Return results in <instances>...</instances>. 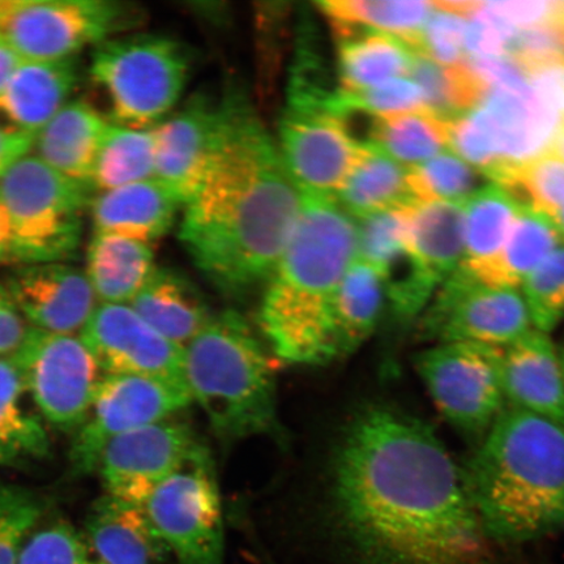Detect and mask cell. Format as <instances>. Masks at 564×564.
<instances>
[{"instance_id": "1", "label": "cell", "mask_w": 564, "mask_h": 564, "mask_svg": "<svg viewBox=\"0 0 564 564\" xmlns=\"http://www.w3.org/2000/svg\"><path fill=\"white\" fill-rule=\"evenodd\" d=\"M333 505L359 564L490 562L462 468L429 423L398 409H365L345 430Z\"/></svg>"}, {"instance_id": "2", "label": "cell", "mask_w": 564, "mask_h": 564, "mask_svg": "<svg viewBox=\"0 0 564 564\" xmlns=\"http://www.w3.org/2000/svg\"><path fill=\"white\" fill-rule=\"evenodd\" d=\"M223 111L220 141L183 207L180 239L212 284L241 294L272 276L297 224L302 195L250 101L230 94Z\"/></svg>"}, {"instance_id": "3", "label": "cell", "mask_w": 564, "mask_h": 564, "mask_svg": "<svg viewBox=\"0 0 564 564\" xmlns=\"http://www.w3.org/2000/svg\"><path fill=\"white\" fill-rule=\"evenodd\" d=\"M357 241V223L336 199L302 195L297 224L258 314L260 330L282 361L324 365L337 358L336 293Z\"/></svg>"}, {"instance_id": "4", "label": "cell", "mask_w": 564, "mask_h": 564, "mask_svg": "<svg viewBox=\"0 0 564 564\" xmlns=\"http://www.w3.org/2000/svg\"><path fill=\"white\" fill-rule=\"evenodd\" d=\"M489 541L506 544L564 532V427L505 406L462 469Z\"/></svg>"}, {"instance_id": "5", "label": "cell", "mask_w": 564, "mask_h": 564, "mask_svg": "<svg viewBox=\"0 0 564 564\" xmlns=\"http://www.w3.org/2000/svg\"><path fill=\"white\" fill-rule=\"evenodd\" d=\"M183 379L218 438L279 433L274 368L241 314L210 317L183 350Z\"/></svg>"}, {"instance_id": "6", "label": "cell", "mask_w": 564, "mask_h": 564, "mask_svg": "<svg viewBox=\"0 0 564 564\" xmlns=\"http://www.w3.org/2000/svg\"><path fill=\"white\" fill-rule=\"evenodd\" d=\"M189 58L167 35L137 33L95 46L89 75L109 104L112 124L152 130L185 91Z\"/></svg>"}, {"instance_id": "7", "label": "cell", "mask_w": 564, "mask_h": 564, "mask_svg": "<svg viewBox=\"0 0 564 564\" xmlns=\"http://www.w3.org/2000/svg\"><path fill=\"white\" fill-rule=\"evenodd\" d=\"M91 186L53 171L26 154L0 178V196L11 218L15 263H67L83 238V215Z\"/></svg>"}, {"instance_id": "8", "label": "cell", "mask_w": 564, "mask_h": 564, "mask_svg": "<svg viewBox=\"0 0 564 564\" xmlns=\"http://www.w3.org/2000/svg\"><path fill=\"white\" fill-rule=\"evenodd\" d=\"M143 23V11L115 0H0V40L21 58H74Z\"/></svg>"}, {"instance_id": "9", "label": "cell", "mask_w": 564, "mask_h": 564, "mask_svg": "<svg viewBox=\"0 0 564 564\" xmlns=\"http://www.w3.org/2000/svg\"><path fill=\"white\" fill-rule=\"evenodd\" d=\"M330 95L324 87L291 84L276 143L302 195L335 199L365 148L352 141L340 117L328 108Z\"/></svg>"}, {"instance_id": "10", "label": "cell", "mask_w": 564, "mask_h": 564, "mask_svg": "<svg viewBox=\"0 0 564 564\" xmlns=\"http://www.w3.org/2000/svg\"><path fill=\"white\" fill-rule=\"evenodd\" d=\"M178 564H224V521L214 462L202 444L143 507Z\"/></svg>"}, {"instance_id": "11", "label": "cell", "mask_w": 564, "mask_h": 564, "mask_svg": "<svg viewBox=\"0 0 564 564\" xmlns=\"http://www.w3.org/2000/svg\"><path fill=\"white\" fill-rule=\"evenodd\" d=\"M503 348L476 343L435 344L414 357V368L436 409L463 433H488L506 403Z\"/></svg>"}, {"instance_id": "12", "label": "cell", "mask_w": 564, "mask_h": 564, "mask_svg": "<svg viewBox=\"0 0 564 564\" xmlns=\"http://www.w3.org/2000/svg\"><path fill=\"white\" fill-rule=\"evenodd\" d=\"M10 358L47 422L63 430L82 426L104 373L80 336L30 327Z\"/></svg>"}, {"instance_id": "13", "label": "cell", "mask_w": 564, "mask_h": 564, "mask_svg": "<svg viewBox=\"0 0 564 564\" xmlns=\"http://www.w3.org/2000/svg\"><path fill=\"white\" fill-rule=\"evenodd\" d=\"M422 313L423 335L436 344L505 348L533 328L518 289L484 285L462 267L443 282Z\"/></svg>"}, {"instance_id": "14", "label": "cell", "mask_w": 564, "mask_h": 564, "mask_svg": "<svg viewBox=\"0 0 564 564\" xmlns=\"http://www.w3.org/2000/svg\"><path fill=\"white\" fill-rule=\"evenodd\" d=\"M193 403L185 380L104 376L70 448L80 474L97 469L108 444L133 430L172 419Z\"/></svg>"}, {"instance_id": "15", "label": "cell", "mask_w": 564, "mask_h": 564, "mask_svg": "<svg viewBox=\"0 0 564 564\" xmlns=\"http://www.w3.org/2000/svg\"><path fill=\"white\" fill-rule=\"evenodd\" d=\"M199 444L187 423L167 419L112 440L96 470L108 496L144 507Z\"/></svg>"}, {"instance_id": "16", "label": "cell", "mask_w": 564, "mask_h": 564, "mask_svg": "<svg viewBox=\"0 0 564 564\" xmlns=\"http://www.w3.org/2000/svg\"><path fill=\"white\" fill-rule=\"evenodd\" d=\"M80 337L105 376L185 380V349L156 333L129 303H101Z\"/></svg>"}, {"instance_id": "17", "label": "cell", "mask_w": 564, "mask_h": 564, "mask_svg": "<svg viewBox=\"0 0 564 564\" xmlns=\"http://www.w3.org/2000/svg\"><path fill=\"white\" fill-rule=\"evenodd\" d=\"M223 101L196 96L153 127L154 176L183 207L192 199L215 156L223 130Z\"/></svg>"}, {"instance_id": "18", "label": "cell", "mask_w": 564, "mask_h": 564, "mask_svg": "<svg viewBox=\"0 0 564 564\" xmlns=\"http://www.w3.org/2000/svg\"><path fill=\"white\" fill-rule=\"evenodd\" d=\"M4 285L25 323L45 333L80 334L97 308L86 273L68 263L20 265Z\"/></svg>"}, {"instance_id": "19", "label": "cell", "mask_w": 564, "mask_h": 564, "mask_svg": "<svg viewBox=\"0 0 564 564\" xmlns=\"http://www.w3.org/2000/svg\"><path fill=\"white\" fill-rule=\"evenodd\" d=\"M470 115L496 161L489 172L542 156L550 151L562 129L560 119L540 104L529 86L492 89Z\"/></svg>"}, {"instance_id": "20", "label": "cell", "mask_w": 564, "mask_h": 564, "mask_svg": "<svg viewBox=\"0 0 564 564\" xmlns=\"http://www.w3.org/2000/svg\"><path fill=\"white\" fill-rule=\"evenodd\" d=\"M502 388L506 406L564 427V379L550 335L532 328L503 348Z\"/></svg>"}, {"instance_id": "21", "label": "cell", "mask_w": 564, "mask_h": 564, "mask_svg": "<svg viewBox=\"0 0 564 564\" xmlns=\"http://www.w3.org/2000/svg\"><path fill=\"white\" fill-rule=\"evenodd\" d=\"M77 56L20 63L0 95V116L11 129L35 135L70 101L80 82Z\"/></svg>"}, {"instance_id": "22", "label": "cell", "mask_w": 564, "mask_h": 564, "mask_svg": "<svg viewBox=\"0 0 564 564\" xmlns=\"http://www.w3.org/2000/svg\"><path fill=\"white\" fill-rule=\"evenodd\" d=\"M182 207L156 180L100 193L89 206L97 235L129 238L151 246L173 229Z\"/></svg>"}, {"instance_id": "23", "label": "cell", "mask_w": 564, "mask_h": 564, "mask_svg": "<svg viewBox=\"0 0 564 564\" xmlns=\"http://www.w3.org/2000/svg\"><path fill=\"white\" fill-rule=\"evenodd\" d=\"M84 538L105 564H164L171 555L143 507L108 494L91 506Z\"/></svg>"}, {"instance_id": "24", "label": "cell", "mask_w": 564, "mask_h": 564, "mask_svg": "<svg viewBox=\"0 0 564 564\" xmlns=\"http://www.w3.org/2000/svg\"><path fill=\"white\" fill-rule=\"evenodd\" d=\"M108 126L95 106L70 100L35 133L33 156L66 178L90 185Z\"/></svg>"}, {"instance_id": "25", "label": "cell", "mask_w": 564, "mask_h": 564, "mask_svg": "<svg viewBox=\"0 0 564 564\" xmlns=\"http://www.w3.org/2000/svg\"><path fill=\"white\" fill-rule=\"evenodd\" d=\"M129 305L156 333L183 349L214 316L192 282L167 268H158Z\"/></svg>"}, {"instance_id": "26", "label": "cell", "mask_w": 564, "mask_h": 564, "mask_svg": "<svg viewBox=\"0 0 564 564\" xmlns=\"http://www.w3.org/2000/svg\"><path fill=\"white\" fill-rule=\"evenodd\" d=\"M316 7L338 42L380 32L403 41L413 54L434 9L433 2L423 0H321Z\"/></svg>"}, {"instance_id": "27", "label": "cell", "mask_w": 564, "mask_h": 564, "mask_svg": "<svg viewBox=\"0 0 564 564\" xmlns=\"http://www.w3.org/2000/svg\"><path fill=\"white\" fill-rule=\"evenodd\" d=\"M406 246L440 288L464 259V203L440 200L408 208Z\"/></svg>"}, {"instance_id": "28", "label": "cell", "mask_w": 564, "mask_h": 564, "mask_svg": "<svg viewBox=\"0 0 564 564\" xmlns=\"http://www.w3.org/2000/svg\"><path fill=\"white\" fill-rule=\"evenodd\" d=\"M156 270L151 245L97 232L90 239L84 273L101 303H130Z\"/></svg>"}, {"instance_id": "29", "label": "cell", "mask_w": 564, "mask_h": 564, "mask_svg": "<svg viewBox=\"0 0 564 564\" xmlns=\"http://www.w3.org/2000/svg\"><path fill=\"white\" fill-rule=\"evenodd\" d=\"M563 241L562 231L552 218L520 209L499 257L469 273L484 285L518 289Z\"/></svg>"}, {"instance_id": "30", "label": "cell", "mask_w": 564, "mask_h": 564, "mask_svg": "<svg viewBox=\"0 0 564 564\" xmlns=\"http://www.w3.org/2000/svg\"><path fill=\"white\" fill-rule=\"evenodd\" d=\"M408 169L378 148H365L335 199L355 220L417 206L409 186Z\"/></svg>"}, {"instance_id": "31", "label": "cell", "mask_w": 564, "mask_h": 564, "mask_svg": "<svg viewBox=\"0 0 564 564\" xmlns=\"http://www.w3.org/2000/svg\"><path fill=\"white\" fill-rule=\"evenodd\" d=\"M387 291L382 274L355 258L338 285L335 300L337 358L355 352L377 328Z\"/></svg>"}, {"instance_id": "32", "label": "cell", "mask_w": 564, "mask_h": 564, "mask_svg": "<svg viewBox=\"0 0 564 564\" xmlns=\"http://www.w3.org/2000/svg\"><path fill=\"white\" fill-rule=\"evenodd\" d=\"M413 53L391 34L369 32L338 42V79L344 95H358L411 73Z\"/></svg>"}, {"instance_id": "33", "label": "cell", "mask_w": 564, "mask_h": 564, "mask_svg": "<svg viewBox=\"0 0 564 564\" xmlns=\"http://www.w3.org/2000/svg\"><path fill=\"white\" fill-rule=\"evenodd\" d=\"M464 209L465 252L460 267L476 272L502 252L520 208L502 189L490 185L465 200Z\"/></svg>"}, {"instance_id": "34", "label": "cell", "mask_w": 564, "mask_h": 564, "mask_svg": "<svg viewBox=\"0 0 564 564\" xmlns=\"http://www.w3.org/2000/svg\"><path fill=\"white\" fill-rule=\"evenodd\" d=\"M24 392L12 359L0 358V464L42 458L51 451L44 425L23 405Z\"/></svg>"}, {"instance_id": "35", "label": "cell", "mask_w": 564, "mask_h": 564, "mask_svg": "<svg viewBox=\"0 0 564 564\" xmlns=\"http://www.w3.org/2000/svg\"><path fill=\"white\" fill-rule=\"evenodd\" d=\"M154 158L156 153L152 130H135L109 122L90 186L104 193L153 180Z\"/></svg>"}, {"instance_id": "36", "label": "cell", "mask_w": 564, "mask_h": 564, "mask_svg": "<svg viewBox=\"0 0 564 564\" xmlns=\"http://www.w3.org/2000/svg\"><path fill=\"white\" fill-rule=\"evenodd\" d=\"M520 209L556 220L564 206V161L552 152L486 174Z\"/></svg>"}, {"instance_id": "37", "label": "cell", "mask_w": 564, "mask_h": 564, "mask_svg": "<svg viewBox=\"0 0 564 564\" xmlns=\"http://www.w3.org/2000/svg\"><path fill=\"white\" fill-rule=\"evenodd\" d=\"M448 147V119L426 108L382 117L378 150L406 166L432 160Z\"/></svg>"}, {"instance_id": "38", "label": "cell", "mask_w": 564, "mask_h": 564, "mask_svg": "<svg viewBox=\"0 0 564 564\" xmlns=\"http://www.w3.org/2000/svg\"><path fill=\"white\" fill-rule=\"evenodd\" d=\"M408 182L419 204L440 200L464 203L494 185L484 172L449 153L409 166Z\"/></svg>"}, {"instance_id": "39", "label": "cell", "mask_w": 564, "mask_h": 564, "mask_svg": "<svg viewBox=\"0 0 564 564\" xmlns=\"http://www.w3.org/2000/svg\"><path fill=\"white\" fill-rule=\"evenodd\" d=\"M41 514L42 503L34 492L0 481V564L20 563Z\"/></svg>"}, {"instance_id": "40", "label": "cell", "mask_w": 564, "mask_h": 564, "mask_svg": "<svg viewBox=\"0 0 564 564\" xmlns=\"http://www.w3.org/2000/svg\"><path fill=\"white\" fill-rule=\"evenodd\" d=\"M521 288L532 327L552 334L564 319V241Z\"/></svg>"}, {"instance_id": "41", "label": "cell", "mask_w": 564, "mask_h": 564, "mask_svg": "<svg viewBox=\"0 0 564 564\" xmlns=\"http://www.w3.org/2000/svg\"><path fill=\"white\" fill-rule=\"evenodd\" d=\"M406 210L379 212L358 220L356 257L376 268L380 274L399 253L408 249Z\"/></svg>"}, {"instance_id": "42", "label": "cell", "mask_w": 564, "mask_h": 564, "mask_svg": "<svg viewBox=\"0 0 564 564\" xmlns=\"http://www.w3.org/2000/svg\"><path fill=\"white\" fill-rule=\"evenodd\" d=\"M19 564H105L86 538L67 523L35 529Z\"/></svg>"}, {"instance_id": "43", "label": "cell", "mask_w": 564, "mask_h": 564, "mask_svg": "<svg viewBox=\"0 0 564 564\" xmlns=\"http://www.w3.org/2000/svg\"><path fill=\"white\" fill-rule=\"evenodd\" d=\"M434 9L423 26L417 53L444 67L457 66L465 59V32L468 21L433 2Z\"/></svg>"}, {"instance_id": "44", "label": "cell", "mask_w": 564, "mask_h": 564, "mask_svg": "<svg viewBox=\"0 0 564 564\" xmlns=\"http://www.w3.org/2000/svg\"><path fill=\"white\" fill-rule=\"evenodd\" d=\"M509 55L524 73L547 63L564 61V26L561 19L519 31L511 42Z\"/></svg>"}, {"instance_id": "45", "label": "cell", "mask_w": 564, "mask_h": 564, "mask_svg": "<svg viewBox=\"0 0 564 564\" xmlns=\"http://www.w3.org/2000/svg\"><path fill=\"white\" fill-rule=\"evenodd\" d=\"M337 94L344 101L379 117H391L425 108L417 84L413 80L401 79V77L388 80L376 88L362 91V94L344 95L338 90Z\"/></svg>"}, {"instance_id": "46", "label": "cell", "mask_w": 564, "mask_h": 564, "mask_svg": "<svg viewBox=\"0 0 564 564\" xmlns=\"http://www.w3.org/2000/svg\"><path fill=\"white\" fill-rule=\"evenodd\" d=\"M486 9L517 31L544 25L560 20L564 2L556 0H512V2H484Z\"/></svg>"}, {"instance_id": "47", "label": "cell", "mask_w": 564, "mask_h": 564, "mask_svg": "<svg viewBox=\"0 0 564 564\" xmlns=\"http://www.w3.org/2000/svg\"><path fill=\"white\" fill-rule=\"evenodd\" d=\"M464 63L488 94L492 89H523L529 86L523 68L510 55H468Z\"/></svg>"}, {"instance_id": "48", "label": "cell", "mask_w": 564, "mask_h": 564, "mask_svg": "<svg viewBox=\"0 0 564 564\" xmlns=\"http://www.w3.org/2000/svg\"><path fill=\"white\" fill-rule=\"evenodd\" d=\"M525 75L540 104L558 118L564 127V61L529 69Z\"/></svg>"}, {"instance_id": "49", "label": "cell", "mask_w": 564, "mask_h": 564, "mask_svg": "<svg viewBox=\"0 0 564 564\" xmlns=\"http://www.w3.org/2000/svg\"><path fill=\"white\" fill-rule=\"evenodd\" d=\"M28 328L9 289L0 284V358L15 355L24 341Z\"/></svg>"}, {"instance_id": "50", "label": "cell", "mask_w": 564, "mask_h": 564, "mask_svg": "<svg viewBox=\"0 0 564 564\" xmlns=\"http://www.w3.org/2000/svg\"><path fill=\"white\" fill-rule=\"evenodd\" d=\"M34 137L9 126H0V178L15 162L32 153Z\"/></svg>"}, {"instance_id": "51", "label": "cell", "mask_w": 564, "mask_h": 564, "mask_svg": "<svg viewBox=\"0 0 564 564\" xmlns=\"http://www.w3.org/2000/svg\"><path fill=\"white\" fill-rule=\"evenodd\" d=\"M15 263V238L9 210L0 196V264Z\"/></svg>"}, {"instance_id": "52", "label": "cell", "mask_w": 564, "mask_h": 564, "mask_svg": "<svg viewBox=\"0 0 564 564\" xmlns=\"http://www.w3.org/2000/svg\"><path fill=\"white\" fill-rule=\"evenodd\" d=\"M23 61L13 48L0 40V95H2L7 83L10 82L11 76Z\"/></svg>"}, {"instance_id": "53", "label": "cell", "mask_w": 564, "mask_h": 564, "mask_svg": "<svg viewBox=\"0 0 564 564\" xmlns=\"http://www.w3.org/2000/svg\"><path fill=\"white\" fill-rule=\"evenodd\" d=\"M549 152H552L556 158H560L564 161V127H562L558 135H556L554 143L552 148H550Z\"/></svg>"}, {"instance_id": "54", "label": "cell", "mask_w": 564, "mask_h": 564, "mask_svg": "<svg viewBox=\"0 0 564 564\" xmlns=\"http://www.w3.org/2000/svg\"><path fill=\"white\" fill-rule=\"evenodd\" d=\"M555 223H556V225H558V227L562 231V235L564 237V206L561 209L558 217H556Z\"/></svg>"}, {"instance_id": "55", "label": "cell", "mask_w": 564, "mask_h": 564, "mask_svg": "<svg viewBox=\"0 0 564 564\" xmlns=\"http://www.w3.org/2000/svg\"><path fill=\"white\" fill-rule=\"evenodd\" d=\"M558 351H560V361H561V368H562L563 379H564V347L558 348Z\"/></svg>"}, {"instance_id": "56", "label": "cell", "mask_w": 564, "mask_h": 564, "mask_svg": "<svg viewBox=\"0 0 564 564\" xmlns=\"http://www.w3.org/2000/svg\"><path fill=\"white\" fill-rule=\"evenodd\" d=\"M561 21H562V24H563V26H564V6H563L562 15H561Z\"/></svg>"}]
</instances>
